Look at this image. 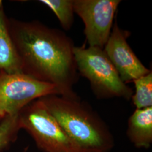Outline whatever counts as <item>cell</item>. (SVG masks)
I'll return each instance as SVG.
<instances>
[{"label": "cell", "instance_id": "obj_1", "mask_svg": "<svg viewBox=\"0 0 152 152\" xmlns=\"http://www.w3.org/2000/svg\"><path fill=\"white\" fill-rule=\"evenodd\" d=\"M8 23L22 73L54 85L59 95L77 96L73 88L79 73L71 38L38 20L11 18Z\"/></svg>", "mask_w": 152, "mask_h": 152}, {"label": "cell", "instance_id": "obj_2", "mask_svg": "<svg viewBox=\"0 0 152 152\" xmlns=\"http://www.w3.org/2000/svg\"><path fill=\"white\" fill-rule=\"evenodd\" d=\"M39 99L60 125L73 152H110L113 148L114 138L107 125L78 96L50 95Z\"/></svg>", "mask_w": 152, "mask_h": 152}, {"label": "cell", "instance_id": "obj_3", "mask_svg": "<svg viewBox=\"0 0 152 152\" xmlns=\"http://www.w3.org/2000/svg\"><path fill=\"white\" fill-rule=\"evenodd\" d=\"M74 55L78 73L89 81L96 98L131 100L134 90L122 81L103 49L75 46Z\"/></svg>", "mask_w": 152, "mask_h": 152}, {"label": "cell", "instance_id": "obj_4", "mask_svg": "<svg viewBox=\"0 0 152 152\" xmlns=\"http://www.w3.org/2000/svg\"><path fill=\"white\" fill-rule=\"evenodd\" d=\"M18 124L32 137L44 152H73V148L57 121L43 102L37 99L18 114Z\"/></svg>", "mask_w": 152, "mask_h": 152}, {"label": "cell", "instance_id": "obj_5", "mask_svg": "<svg viewBox=\"0 0 152 152\" xmlns=\"http://www.w3.org/2000/svg\"><path fill=\"white\" fill-rule=\"evenodd\" d=\"M59 93L54 85L39 81L23 73L0 71V114L18 115L33 101Z\"/></svg>", "mask_w": 152, "mask_h": 152}, {"label": "cell", "instance_id": "obj_6", "mask_svg": "<svg viewBox=\"0 0 152 152\" xmlns=\"http://www.w3.org/2000/svg\"><path fill=\"white\" fill-rule=\"evenodd\" d=\"M120 0H73L75 13L85 24L84 33L90 47L103 49L114 24Z\"/></svg>", "mask_w": 152, "mask_h": 152}, {"label": "cell", "instance_id": "obj_7", "mask_svg": "<svg viewBox=\"0 0 152 152\" xmlns=\"http://www.w3.org/2000/svg\"><path fill=\"white\" fill-rule=\"evenodd\" d=\"M130 35V33L122 29L115 21L103 48L122 81L126 84L151 71L141 63L128 44L127 38Z\"/></svg>", "mask_w": 152, "mask_h": 152}, {"label": "cell", "instance_id": "obj_8", "mask_svg": "<svg viewBox=\"0 0 152 152\" xmlns=\"http://www.w3.org/2000/svg\"><path fill=\"white\" fill-rule=\"evenodd\" d=\"M127 136L137 148L148 149L152 144V107L136 109L127 122Z\"/></svg>", "mask_w": 152, "mask_h": 152}, {"label": "cell", "instance_id": "obj_9", "mask_svg": "<svg viewBox=\"0 0 152 152\" xmlns=\"http://www.w3.org/2000/svg\"><path fill=\"white\" fill-rule=\"evenodd\" d=\"M8 20L3 2L0 0V71L22 73L9 31Z\"/></svg>", "mask_w": 152, "mask_h": 152}, {"label": "cell", "instance_id": "obj_10", "mask_svg": "<svg viewBox=\"0 0 152 152\" xmlns=\"http://www.w3.org/2000/svg\"><path fill=\"white\" fill-rule=\"evenodd\" d=\"M39 2L54 13L64 30L71 29L74 23L73 0H40Z\"/></svg>", "mask_w": 152, "mask_h": 152}, {"label": "cell", "instance_id": "obj_11", "mask_svg": "<svg viewBox=\"0 0 152 152\" xmlns=\"http://www.w3.org/2000/svg\"><path fill=\"white\" fill-rule=\"evenodd\" d=\"M135 92L131 100L136 109L152 107V72L134 80Z\"/></svg>", "mask_w": 152, "mask_h": 152}, {"label": "cell", "instance_id": "obj_12", "mask_svg": "<svg viewBox=\"0 0 152 152\" xmlns=\"http://www.w3.org/2000/svg\"><path fill=\"white\" fill-rule=\"evenodd\" d=\"M20 130L18 115H5L0 120V152L16 140Z\"/></svg>", "mask_w": 152, "mask_h": 152}, {"label": "cell", "instance_id": "obj_13", "mask_svg": "<svg viewBox=\"0 0 152 152\" xmlns=\"http://www.w3.org/2000/svg\"><path fill=\"white\" fill-rule=\"evenodd\" d=\"M4 117H5V116H3V115H1V114H0V120H1V119H2V118H4Z\"/></svg>", "mask_w": 152, "mask_h": 152}]
</instances>
